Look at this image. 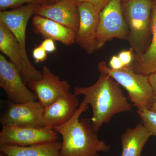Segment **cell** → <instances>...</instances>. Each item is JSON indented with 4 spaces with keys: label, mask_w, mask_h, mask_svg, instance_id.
Here are the masks:
<instances>
[{
    "label": "cell",
    "mask_w": 156,
    "mask_h": 156,
    "mask_svg": "<svg viewBox=\"0 0 156 156\" xmlns=\"http://www.w3.org/2000/svg\"><path fill=\"white\" fill-rule=\"evenodd\" d=\"M59 133L45 126L36 128L29 126H4L0 133V144L28 146L43 143L57 141Z\"/></svg>",
    "instance_id": "obj_7"
},
{
    "label": "cell",
    "mask_w": 156,
    "mask_h": 156,
    "mask_svg": "<svg viewBox=\"0 0 156 156\" xmlns=\"http://www.w3.org/2000/svg\"><path fill=\"white\" fill-rule=\"evenodd\" d=\"M0 87L6 92L8 100L13 103L38 100L34 92L27 87L16 66L3 54L0 55Z\"/></svg>",
    "instance_id": "obj_9"
},
{
    "label": "cell",
    "mask_w": 156,
    "mask_h": 156,
    "mask_svg": "<svg viewBox=\"0 0 156 156\" xmlns=\"http://www.w3.org/2000/svg\"><path fill=\"white\" fill-rule=\"evenodd\" d=\"M33 56L36 63L44 62L48 57L47 52L41 45L35 48L33 51Z\"/></svg>",
    "instance_id": "obj_21"
},
{
    "label": "cell",
    "mask_w": 156,
    "mask_h": 156,
    "mask_svg": "<svg viewBox=\"0 0 156 156\" xmlns=\"http://www.w3.org/2000/svg\"><path fill=\"white\" fill-rule=\"evenodd\" d=\"M151 136L141 122L134 128L127 129L121 137V156H141L143 148Z\"/></svg>",
    "instance_id": "obj_17"
},
{
    "label": "cell",
    "mask_w": 156,
    "mask_h": 156,
    "mask_svg": "<svg viewBox=\"0 0 156 156\" xmlns=\"http://www.w3.org/2000/svg\"><path fill=\"white\" fill-rule=\"evenodd\" d=\"M44 107L39 101H29L15 103L7 100L1 113L0 122L7 125L44 127Z\"/></svg>",
    "instance_id": "obj_8"
},
{
    "label": "cell",
    "mask_w": 156,
    "mask_h": 156,
    "mask_svg": "<svg viewBox=\"0 0 156 156\" xmlns=\"http://www.w3.org/2000/svg\"><path fill=\"white\" fill-rule=\"evenodd\" d=\"M41 72V80L31 81L27 85L34 91L39 102L45 108L69 92L70 86L67 81L62 80L47 66H43Z\"/></svg>",
    "instance_id": "obj_10"
},
{
    "label": "cell",
    "mask_w": 156,
    "mask_h": 156,
    "mask_svg": "<svg viewBox=\"0 0 156 156\" xmlns=\"http://www.w3.org/2000/svg\"><path fill=\"white\" fill-rule=\"evenodd\" d=\"M0 50L16 66L26 85L31 81L41 80V72L32 65L27 54L24 53L14 34L2 23H0Z\"/></svg>",
    "instance_id": "obj_6"
},
{
    "label": "cell",
    "mask_w": 156,
    "mask_h": 156,
    "mask_svg": "<svg viewBox=\"0 0 156 156\" xmlns=\"http://www.w3.org/2000/svg\"><path fill=\"white\" fill-rule=\"evenodd\" d=\"M109 1V0H76L77 3L86 2L92 4L99 13L105 7Z\"/></svg>",
    "instance_id": "obj_23"
},
{
    "label": "cell",
    "mask_w": 156,
    "mask_h": 156,
    "mask_svg": "<svg viewBox=\"0 0 156 156\" xmlns=\"http://www.w3.org/2000/svg\"><path fill=\"white\" fill-rule=\"evenodd\" d=\"M74 95L84 96L83 100L92 110V128L98 132L104 124L110 121L117 114L132 108L120 85L106 74L100 73L95 84L88 87H75Z\"/></svg>",
    "instance_id": "obj_1"
},
{
    "label": "cell",
    "mask_w": 156,
    "mask_h": 156,
    "mask_svg": "<svg viewBox=\"0 0 156 156\" xmlns=\"http://www.w3.org/2000/svg\"><path fill=\"white\" fill-rule=\"evenodd\" d=\"M109 66L112 69L118 70L124 67L122 62L118 56H113L109 62Z\"/></svg>",
    "instance_id": "obj_25"
},
{
    "label": "cell",
    "mask_w": 156,
    "mask_h": 156,
    "mask_svg": "<svg viewBox=\"0 0 156 156\" xmlns=\"http://www.w3.org/2000/svg\"><path fill=\"white\" fill-rule=\"evenodd\" d=\"M98 69L99 72L110 76L126 89L130 100L137 110H151L155 96L149 76L136 73L131 66L118 70L112 69L105 61L98 63Z\"/></svg>",
    "instance_id": "obj_3"
},
{
    "label": "cell",
    "mask_w": 156,
    "mask_h": 156,
    "mask_svg": "<svg viewBox=\"0 0 156 156\" xmlns=\"http://www.w3.org/2000/svg\"><path fill=\"white\" fill-rule=\"evenodd\" d=\"M61 146L57 140L28 146L0 144V151L6 156H60Z\"/></svg>",
    "instance_id": "obj_16"
},
{
    "label": "cell",
    "mask_w": 156,
    "mask_h": 156,
    "mask_svg": "<svg viewBox=\"0 0 156 156\" xmlns=\"http://www.w3.org/2000/svg\"><path fill=\"white\" fill-rule=\"evenodd\" d=\"M38 5L36 4H29L10 11H0V23H2L11 31L26 54L27 27L30 17L35 14Z\"/></svg>",
    "instance_id": "obj_14"
},
{
    "label": "cell",
    "mask_w": 156,
    "mask_h": 156,
    "mask_svg": "<svg viewBox=\"0 0 156 156\" xmlns=\"http://www.w3.org/2000/svg\"><path fill=\"white\" fill-rule=\"evenodd\" d=\"M152 39L142 56L137 58L131 67L136 73L149 76L156 72V2L153 8L151 20Z\"/></svg>",
    "instance_id": "obj_18"
},
{
    "label": "cell",
    "mask_w": 156,
    "mask_h": 156,
    "mask_svg": "<svg viewBox=\"0 0 156 156\" xmlns=\"http://www.w3.org/2000/svg\"><path fill=\"white\" fill-rule=\"evenodd\" d=\"M48 2V0H0V10L7 11L8 9H17L29 4L40 5Z\"/></svg>",
    "instance_id": "obj_20"
},
{
    "label": "cell",
    "mask_w": 156,
    "mask_h": 156,
    "mask_svg": "<svg viewBox=\"0 0 156 156\" xmlns=\"http://www.w3.org/2000/svg\"><path fill=\"white\" fill-rule=\"evenodd\" d=\"M141 122L152 136H156V112L151 110L144 109L137 110Z\"/></svg>",
    "instance_id": "obj_19"
},
{
    "label": "cell",
    "mask_w": 156,
    "mask_h": 156,
    "mask_svg": "<svg viewBox=\"0 0 156 156\" xmlns=\"http://www.w3.org/2000/svg\"><path fill=\"white\" fill-rule=\"evenodd\" d=\"M35 15L52 20L77 31L79 14L76 0H60L53 4L38 5Z\"/></svg>",
    "instance_id": "obj_12"
},
{
    "label": "cell",
    "mask_w": 156,
    "mask_h": 156,
    "mask_svg": "<svg viewBox=\"0 0 156 156\" xmlns=\"http://www.w3.org/2000/svg\"><path fill=\"white\" fill-rule=\"evenodd\" d=\"M149 78L154 94L155 96H156V72L153 73L149 75Z\"/></svg>",
    "instance_id": "obj_26"
},
{
    "label": "cell",
    "mask_w": 156,
    "mask_h": 156,
    "mask_svg": "<svg viewBox=\"0 0 156 156\" xmlns=\"http://www.w3.org/2000/svg\"><path fill=\"white\" fill-rule=\"evenodd\" d=\"M129 29L123 17L121 0H109L99 14L95 35V50L113 38L128 39Z\"/></svg>",
    "instance_id": "obj_5"
},
{
    "label": "cell",
    "mask_w": 156,
    "mask_h": 156,
    "mask_svg": "<svg viewBox=\"0 0 156 156\" xmlns=\"http://www.w3.org/2000/svg\"><path fill=\"white\" fill-rule=\"evenodd\" d=\"M60 0H48V2L51 3V4H53V3L56 2Z\"/></svg>",
    "instance_id": "obj_28"
},
{
    "label": "cell",
    "mask_w": 156,
    "mask_h": 156,
    "mask_svg": "<svg viewBox=\"0 0 156 156\" xmlns=\"http://www.w3.org/2000/svg\"><path fill=\"white\" fill-rule=\"evenodd\" d=\"M118 56L122 62L124 67L131 66L132 61V49L129 50L122 51Z\"/></svg>",
    "instance_id": "obj_22"
},
{
    "label": "cell",
    "mask_w": 156,
    "mask_h": 156,
    "mask_svg": "<svg viewBox=\"0 0 156 156\" xmlns=\"http://www.w3.org/2000/svg\"><path fill=\"white\" fill-rule=\"evenodd\" d=\"M33 26L36 34L45 39H51L66 46L76 42V31L46 17L35 15L32 18Z\"/></svg>",
    "instance_id": "obj_15"
},
{
    "label": "cell",
    "mask_w": 156,
    "mask_h": 156,
    "mask_svg": "<svg viewBox=\"0 0 156 156\" xmlns=\"http://www.w3.org/2000/svg\"><path fill=\"white\" fill-rule=\"evenodd\" d=\"M129 41L137 58L145 52L146 43L151 24V0H127L125 5Z\"/></svg>",
    "instance_id": "obj_4"
},
{
    "label": "cell",
    "mask_w": 156,
    "mask_h": 156,
    "mask_svg": "<svg viewBox=\"0 0 156 156\" xmlns=\"http://www.w3.org/2000/svg\"><path fill=\"white\" fill-rule=\"evenodd\" d=\"M47 53H53L56 50L54 41L51 39H45L41 45Z\"/></svg>",
    "instance_id": "obj_24"
},
{
    "label": "cell",
    "mask_w": 156,
    "mask_h": 156,
    "mask_svg": "<svg viewBox=\"0 0 156 156\" xmlns=\"http://www.w3.org/2000/svg\"><path fill=\"white\" fill-rule=\"evenodd\" d=\"M151 110L156 112V96L155 97V101L153 105L152 106L151 108Z\"/></svg>",
    "instance_id": "obj_27"
},
{
    "label": "cell",
    "mask_w": 156,
    "mask_h": 156,
    "mask_svg": "<svg viewBox=\"0 0 156 156\" xmlns=\"http://www.w3.org/2000/svg\"><path fill=\"white\" fill-rule=\"evenodd\" d=\"M79 25L76 42L88 54L95 50V35L99 22V12L92 4L78 3Z\"/></svg>",
    "instance_id": "obj_11"
},
{
    "label": "cell",
    "mask_w": 156,
    "mask_h": 156,
    "mask_svg": "<svg viewBox=\"0 0 156 156\" xmlns=\"http://www.w3.org/2000/svg\"><path fill=\"white\" fill-rule=\"evenodd\" d=\"M79 105V100L74 94L69 91L65 93L44 108L45 126L54 129L64 125L74 115Z\"/></svg>",
    "instance_id": "obj_13"
},
{
    "label": "cell",
    "mask_w": 156,
    "mask_h": 156,
    "mask_svg": "<svg viewBox=\"0 0 156 156\" xmlns=\"http://www.w3.org/2000/svg\"><path fill=\"white\" fill-rule=\"evenodd\" d=\"M88 108V105L83 100L69 122L54 128L62 136L60 156H100L101 152L109 151V146L98 139L91 119L79 120L81 114Z\"/></svg>",
    "instance_id": "obj_2"
}]
</instances>
